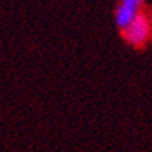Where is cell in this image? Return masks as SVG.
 <instances>
[{
    "mask_svg": "<svg viewBox=\"0 0 152 152\" xmlns=\"http://www.w3.org/2000/svg\"><path fill=\"white\" fill-rule=\"evenodd\" d=\"M120 40L135 52H145L152 46V5H146L129 26L119 31Z\"/></svg>",
    "mask_w": 152,
    "mask_h": 152,
    "instance_id": "cell-1",
    "label": "cell"
},
{
    "mask_svg": "<svg viewBox=\"0 0 152 152\" xmlns=\"http://www.w3.org/2000/svg\"><path fill=\"white\" fill-rule=\"evenodd\" d=\"M146 0H116L113 11L114 24L117 28V32L129 26L131 21L137 17V14L146 6Z\"/></svg>",
    "mask_w": 152,
    "mask_h": 152,
    "instance_id": "cell-2",
    "label": "cell"
}]
</instances>
